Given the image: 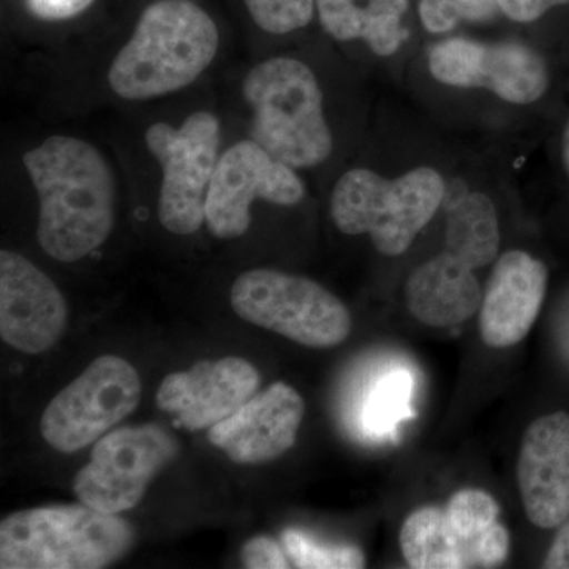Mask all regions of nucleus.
<instances>
[{
	"label": "nucleus",
	"mask_w": 569,
	"mask_h": 569,
	"mask_svg": "<svg viewBox=\"0 0 569 569\" xmlns=\"http://www.w3.org/2000/svg\"><path fill=\"white\" fill-rule=\"evenodd\" d=\"M146 146L162 167L160 223L170 233H197L206 222V198L219 163L222 127L209 111L190 114L179 127L156 122L146 130Z\"/></svg>",
	"instance_id": "obj_8"
},
{
	"label": "nucleus",
	"mask_w": 569,
	"mask_h": 569,
	"mask_svg": "<svg viewBox=\"0 0 569 569\" xmlns=\"http://www.w3.org/2000/svg\"><path fill=\"white\" fill-rule=\"evenodd\" d=\"M527 519L542 530L559 529L569 518V415L535 419L523 433L516 467Z\"/></svg>",
	"instance_id": "obj_16"
},
{
	"label": "nucleus",
	"mask_w": 569,
	"mask_h": 569,
	"mask_svg": "<svg viewBox=\"0 0 569 569\" xmlns=\"http://www.w3.org/2000/svg\"><path fill=\"white\" fill-rule=\"evenodd\" d=\"M482 288L475 271L443 252L419 264L406 283L411 316L429 328H455L477 316Z\"/></svg>",
	"instance_id": "obj_18"
},
{
	"label": "nucleus",
	"mask_w": 569,
	"mask_h": 569,
	"mask_svg": "<svg viewBox=\"0 0 569 569\" xmlns=\"http://www.w3.org/2000/svg\"><path fill=\"white\" fill-rule=\"evenodd\" d=\"M282 545L293 567L302 569H359L366 567V556L351 545L318 542L305 531H283Z\"/></svg>",
	"instance_id": "obj_21"
},
{
	"label": "nucleus",
	"mask_w": 569,
	"mask_h": 569,
	"mask_svg": "<svg viewBox=\"0 0 569 569\" xmlns=\"http://www.w3.org/2000/svg\"><path fill=\"white\" fill-rule=\"evenodd\" d=\"M408 9L410 0H317L318 20L328 36L362 41L380 58L396 54L406 43Z\"/></svg>",
	"instance_id": "obj_19"
},
{
	"label": "nucleus",
	"mask_w": 569,
	"mask_h": 569,
	"mask_svg": "<svg viewBox=\"0 0 569 569\" xmlns=\"http://www.w3.org/2000/svg\"><path fill=\"white\" fill-rule=\"evenodd\" d=\"M178 452V440L162 427H119L96 441L91 460L73 479L74 496L97 511L121 515L140 503Z\"/></svg>",
	"instance_id": "obj_10"
},
{
	"label": "nucleus",
	"mask_w": 569,
	"mask_h": 569,
	"mask_svg": "<svg viewBox=\"0 0 569 569\" xmlns=\"http://www.w3.org/2000/svg\"><path fill=\"white\" fill-rule=\"evenodd\" d=\"M569 6V0H498L501 13L519 24H530L557 7Z\"/></svg>",
	"instance_id": "obj_25"
},
{
	"label": "nucleus",
	"mask_w": 569,
	"mask_h": 569,
	"mask_svg": "<svg viewBox=\"0 0 569 569\" xmlns=\"http://www.w3.org/2000/svg\"><path fill=\"white\" fill-rule=\"evenodd\" d=\"M306 197L305 182L253 140L236 142L220 156L206 198V224L223 241L241 238L252 222L257 200L296 206Z\"/></svg>",
	"instance_id": "obj_11"
},
{
	"label": "nucleus",
	"mask_w": 569,
	"mask_h": 569,
	"mask_svg": "<svg viewBox=\"0 0 569 569\" xmlns=\"http://www.w3.org/2000/svg\"><path fill=\"white\" fill-rule=\"evenodd\" d=\"M40 213L37 239L62 263L82 260L110 238L116 219V179L103 153L73 137L47 138L22 156Z\"/></svg>",
	"instance_id": "obj_1"
},
{
	"label": "nucleus",
	"mask_w": 569,
	"mask_h": 569,
	"mask_svg": "<svg viewBox=\"0 0 569 569\" xmlns=\"http://www.w3.org/2000/svg\"><path fill=\"white\" fill-rule=\"evenodd\" d=\"M261 31L284 36L305 29L317 13V0H244Z\"/></svg>",
	"instance_id": "obj_22"
},
{
	"label": "nucleus",
	"mask_w": 569,
	"mask_h": 569,
	"mask_svg": "<svg viewBox=\"0 0 569 569\" xmlns=\"http://www.w3.org/2000/svg\"><path fill=\"white\" fill-rule=\"evenodd\" d=\"M560 160L565 174H567V178L569 179V119L567 123H565L563 132H561Z\"/></svg>",
	"instance_id": "obj_29"
},
{
	"label": "nucleus",
	"mask_w": 569,
	"mask_h": 569,
	"mask_svg": "<svg viewBox=\"0 0 569 569\" xmlns=\"http://www.w3.org/2000/svg\"><path fill=\"white\" fill-rule=\"evenodd\" d=\"M305 415L302 396L277 381L211 427L208 440L239 466H261L295 447Z\"/></svg>",
	"instance_id": "obj_15"
},
{
	"label": "nucleus",
	"mask_w": 569,
	"mask_h": 569,
	"mask_svg": "<svg viewBox=\"0 0 569 569\" xmlns=\"http://www.w3.org/2000/svg\"><path fill=\"white\" fill-rule=\"evenodd\" d=\"M419 21L427 32L448 33L458 28L462 14L452 0H419Z\"/></svg>",
	"instance_id": "obj_24"
},
{
	"label": "nucleus",
	"mask_w": 569,
	"mask_h": 569,
	"mask_svg": "<svg viewBox=\"0 0 569 569\" xmlns=\"http://www.w3.org/2000/svg\"><path fill=\"white\" fill-rule=\"evenodd\" d=\"M241 561L249 569H288L291 568L287 550L269 537H257L246 542Z\"/></svg>",
	"instance_id": "obj_23"
},
{
	"label": "nucleus",
	"mask_w": 569,
	"mask_h": 569,
	"mask_svg": "<svg viewBox=\"0 0 569 569\" xmlns=\"http://www.w3.org/2000/svg\"><path fill=\"white\" fill-rule=\"evenodd\" d=\"M133 542L126 519L81 501L24 509L0 522V568L102 569L121 560Z\"/></svg>",
	"instance_id": "obj_4"
},
{
	"label": "nucleus",
	"mask_w": 569,
	"mask_h": 569,
	"mask_svg": "<svg viewBox=\"0 0 569 569\" xmlns=\"http://www.w3.org/2000/svg\"><path fill=\"white\" fill-rule=\"evenodd\" d=\"M496 498L481 489L458 490L445 507L415 509L400 527L399 545L415 569L498 568L511 550Z\"/></svg>",
	"instance_id": "obj_6"
},
{
	"label": "nucleus",
	"mask_w": 569,
	"mask_h": 569,
	"mask_svg": "<svg viewBox=\"0 0 569 569\" xmlns=\"http://www.w3.org/2000/svg\"><path fill=\"white\" fill-rule=\"evenodd\" d=\"M458 6L462 20L468 22H486L492 20L500 11L498 0H452Z\"/></svg>",
	"instance_id": "obj_28"
},
{
	"label": "nucleus",
	"mask_w": 569,
	"mask_h": 569,
	"mask_svg": "<svg viewBox=\"0 0 569 569\" xmlns=\"http://www.w3.org/2000/svg\"><path fill=\"white\" fill-rule=\"evenodd\" d=\"M231 306L247 323L309 348H335L351 332L350 310L305 276L277 269H250L234 280Z\"/></svg>",
	"instance_id": "obj_7"
},
{
	"label": "nucleus",
	"mask_w": 569,
	"mask_h": 569,
	"mask_svg": "<svg viewBox=\"0 0 569 569\" xmlns=\"http://www.w3.org/2000/svg\"><path fill=\"white\" fill-rule=\"evenodd\" d=\"M69 306L58 284L20 253L0 252V337L22 353L58 346Z\"/></svg>",
	"instance_id": "obj_13"
},
{
	"label": "nucleus",
	"mask_w": 569,
	"mask_h": 569,
	"mask_svg": "<svg viewBox=\"0 0 569 569\" xmlns=\"http://www.w3.org/2000/svg\"><path fill=\"white\" fill-rule=\"evenodd\" d=\"M542 568L569 569V518L560 523Z\"/></svg>",
	"instance_id": "obj_27"
},
{
	"label": "nucleus",
	"mask_w": 569,
	"mask_h": 569,
	"mask_svg": "<svg viewBox=\"0 0 569 569\" xmlns=\"http://www.w3.org/2000/svg\"><path fill=\"white\" fill-rule=\"evenodd\" d=\"M447 198L443 176L418 167L399 178L367 168L347 171L331 197V217L343 234H367L377 252L400 257L436 217Z\"/></svg>",
	"instance_id": "obj_5"
},
{
	"label": "nucleus",
	"mask_w": 569,
	"mask_h": 569,
	"mask_svg": "<svg viewBox=\"0 0 569 569\" xmlns=\"http://www.w3.org/2000/svg\"><path fill=\"white\" fill-rule=\"evenodd\" d=\"M141 391V378L129 361L100 356L44 408L41 437L63 455L81 451L129 417Z\"/></svg>",
	"instance_id": "obj_9"
},
{
	"label": "nucleus",
	"mask_w": 569,
	"mask_h": 569,
	"mask_svg": "<svg viewBox=\"0 0 569 569\" xmlns=\"http://www.w3.org/2000/svg\"><path fill=\"white\" fill-rule=\"evenodd\" d=\"M500 244L497 208L488 194L463 193L449 206L443 252L478 271L497 260Z\"/></svg>",
	"instance_id": "obj_20"
},
{
	"label": "nucleus",
	"mask_w": 569,
	"mask_h": 569,
	"mask_svg": "<svg viewBox=\"0 0 569 569\" xmlns=\"http://www.w3.org/2000/svg\"><path fill=\"white\" fill-rule=\"evenodd\" d=\"M219 44V29L208 11L190 0H157L142 11L112 61L108 82L123 100L159 99L197 81Z\"/></svg>",
	"instance_id": "obj_2"
},
{
	"label": "nucleus",
	"mask_w": 569,
	"mask_h": 569,
	"mask_svg": "<svg viewBox=\"0 0 569 569\" xmlns=\"http://www.w3.org/2000/svg\"><path fill=\"white\" fill-rule=\"evenodd\" d=\"M250 140L295 170L326 162L335 148L317 74L299 59H266L247 73Z\"/></svg>",
	"instance_id": "obj_3"
},
{
	"label": "nucleus",
	"mask_w": 569,
	"mask_h": 569,
	"mask_svg": "<svg viewBox=\"0 0 569 569\" xmlns=\"http://www.w3.org/2000/svg\"><path fill=\"white\" fill-rule=\"evenodd\" d=\"M427 66L440 84L485 89L512 104L537 103L550 88L545 58L519 41L445 39L429 48Z\"/></svg>",
	"instance_id": "obj_12"
},
{
	"label": "nucleus",
	"mask_w": 569,
	"mask_h": 569,
	"mask_svg": "<svg viewBox=\"0 0 569 569\" xmlns=\"http://www.w3.org/2000/svg\"><path fill=\"white\" fill-rule=\"evenodd\" d=\"M93 0H26L32 17L41 21H66L91 7Z\"/></svg>",
	"instance_id": "obj_26"
},
{
	"label": "nucleus",
	"mask_w": 569,
	"mask_h": 569,
	"mask_svg": "<svg viewBox=\"0 0 569 569\" xmlns=\"http://www.w3.org/2000/svg\"><path fill=\"white\" fill-rule=\"evenodd\" d=\"M549 269L523 250L498 254L479 307V335L490 348L522 342L545 305Z\"/></svg>",
	"instance_id": "obj_17"
},
{
	"label": "nucleus",
	"mask_w": 569,
	"mask_h": 569,
	"mask_svg": "<svg viewBox=\"0 0 569 569\" xmlns=\"http://www.w3.org/2000/svg\"><path fill=\"white\" fill-rule=\"evenodd\" d=\"M257 367L236 356L200 361L186 372L164 377L157 406L190 432L211 429L231 417L260 389Z\"/></svg>",
	"instance_id": "obj_14"
}]
</instances>
